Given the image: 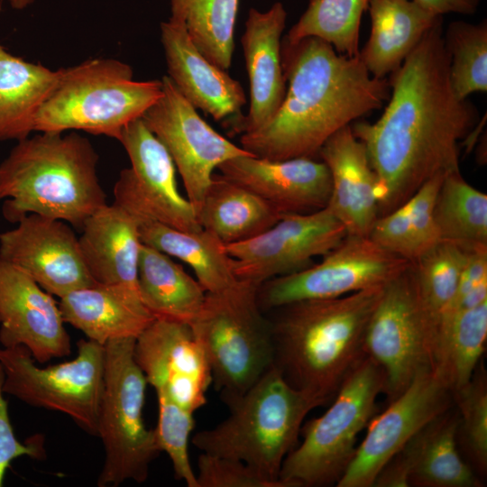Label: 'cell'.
<instances>
[{
	"instance_id": "1",
	"label": "cell",
	"mask_w": 487,
	"mask_h": 487,
	"mask_svg": "<svg viewBox=\"0 0 487 487\" xmlns=\"http://www.w3.org/2000/svg\"><path fill=\"white\" fill-rule=\"evenodd\" d=\"M442 22L391 74L381 116L351 124L377 177L379 216L403 205L436 174L460 170L459 142L478 122L477 108L451 87Z\"/></svg>"
},
{
	"instance_id": "2",
	"label": "cell",
	"mask_w": 487,
	"mask_h": 487,
	"mask_svg": "<svg viewBox=\"0 0 487 487\" xmlns=\"http://www.w3.org/2000/svg\"><path fill=\"white\" fill-rule=\"evenodd\" d=\"M281 64L289 87L280 106L262 127L240 136L255 157L313 158L330 136L390 96L386 78L372 76L359 55L341 54L317 37L281 41Z\"/></svg>"
},
{
	"instance_id": "3",
	"label": "cell",
	"mask_w": 487,
	"mask_h": 487,
	"mask_svg": "<svg viewBox=\"0 0 487 487\" xmlns=\"http://www.w3.org/2000/svg\"><path fill=\"white\" fill-rule=\"evenodd\" d=\"M384 286L339 298L307 299L274 309L273 366L319 406L331 402L368 356L365 335Z\"/></svg>"
},
{
	"instance_id": "4",
	"label": "cell",
	"mask_w": 487,
	"mask_h": 487,
	"mask_svg": "<svg viewBox=\"0 0 487 487\" xmlns=\"http://www.w3.org/2000/svg\"><path fill=\"white\" fill-rule=\"evenodd\" d=\"M97 162L92 143L75 132L40 133L18 141L0 163L4 218L17 224L36 214L81 229L107 204Z\"/></svg>"
},
{
	"instance_id": "5",
	"label": "cell",
	"mask_w": 487,
	"mask_h": 487,
	"mask_svg": "<svg viewBox=\"0 0 487 487\" xmlns=\"http://www.w3.org/2000/svg\"><path fill=\"white\" fill-rule=\"evenodd\" d=\"M226 405L229 416L214 427L198 431L191 439L194 446L242 461L285 487L280 481L283 462L298 446L303 420L317 403L289 385L272 365Z\"/></svg>"
},
{
	"instance_id": "6",
	"label": "cell",
	"mask_w": 487,
	"mask_h": 487,
	"mask_svg": "<svg viewBox=\"0 0 487 487\" xmlns=\"http://www.w3.org/2000/svg\"><path fill=\"white\" fill-rule=\"evenodd\" d=\"M60 71L38 113L35 132L83 131L118 141L162 93L161 80H133L132 68L114 59H91Z\"/></svg>"
},
{
	"instance_id": "7",
	"label": "cell",
	"mask_w": 487,
	"mask_h": 487,
	"mask_svg": "<svg viewBox=\"0 0 487 487\" xmlns=\"http://www.w3.org/2000/svg\"><path fill=\"white\" fill-rule=\"evenodd\" d=\"M260 286L239 280L219 293H207L189 323L202 344L212 384L227 404L245 392L273 364L271 324L258 302Z\"/></svg>"
},
{
	"instance_id": "8",
	"label": "cell",
	"mask_w": 487,
	"mask_h": 487,
	"mask_svg": "<svg viewBox=\"0 0 487 487\" xmlns=\"http://www.w3.org/2000/svg\"><path fill=\"white\" fill-rule=\"evenodd\" d=\"M384 390L382 369L367 356L342 384L326 411L302 426L303 440L287 455L280 473L285 487L336 484L356 453L359 433L375 416L376 400Z\"/></svg>"
},
{
	"instance_id": "9",
	"label": "cell",
	"mask_w": 487,
	"mask_h": 487,
	"mask_svg": "<svg viewBox=\"0 0 487 487\" xmlns=\"http://www.w3.org/2000/svg\"><path fill=\"white\" fill-rule=\"evenodd\" d=\"M134 338H126L104 345V385L96 425L105 451L99 487L126 481L144 482L161 453L154 429L147 428L143 419L147 381L134 360Z\"/></svg>"
},
{
	"instance_id": "10",
	"label": "cell",
	"mask_w": 487,
	"mask_h": 487,
	"mask_svg": "<svg viewBox=\"0 0 487 487\" xmlns=\"http://www.w3.org/2000/svg\"><path fill=\"white\" fill-rule=\"evenodd\" d=\"M438 318L424 304L409 267L388 282L367 326L368 356L382 369L391 401L420 372L435 369Z\"/></svg>"
},
{
	"instance_id": "11",
	"label": "cell",
	"mask_w": 487,
	"mask_h": 487,
	"mask_svg": "<svg viewBox=\"0 0 487 487\" xmlns=\"http://www.w3.org/2000/svg\"><path fill=\"white\" fill-rule=\"evenodd\" d=\"M3 391L37 408L69 416L81 428L96 435L104 385V345L90 339L78 342L77 356L39 367L23 345L0 349Z\"/></svg>"
},
{
	"instance_id": "12",
	"label": "cell",
	"mask_w": 487,
	"mask_h": 487,
	"mask_svg": "<svg viewBox=\"0 0 487 487\" xmlns=\"http://www.w3.org/2000/svg\"><path fill=\"white\" fill-rule=\"evenodd\" d=\"M323 257L315 265L262 283L258 289L261 308L274 309L307 299H335L385 286L411 263L369 236L346 235Z\"/></svg>"
},
{
	"instance_id": "13",
	"label": "cell",
	"mask_w": 487,
	"mask_h": 487,
	"mask_svg": "<svg viewBox=\"0 0 487 487\" xmlns=\"http://www.w3.org/2000/svg\"><path fill=\"white\" fill-rule=\"evenodd\" d=\"M118 141L131 166L119 173L114 203L140 224L159 223L185 232L201 230L194 207L179 190L172 158L142 117L126 125Z\"/></svg>"
},
{
	"instance_id": "14",
	"label": "cell",
	"mask_w": 487,
	"mask_h": 487,
	"mask_svg": "<svg viewBox=\"0 0 487 487\" xmlns=\"http://www.w3.org/2000/svg\"><path fill=\"white\" fill-rule=\"evenodd\" d=\"M161 83V96L142 119L172 158L197 214L214 170L230 159L253 154L206 123L168 75Z\"/></svg>"
},
{
	"instance_id": "15",
	"label": "cell",
	"mask_w": 487,
	"mask_h": 487,
	"mask_svg": "<svg viewBox=\"0 0 487 487\" xmlns=\"http://www.w3.org/2000/svg\"><path fill=\"white\" fill-rule=\"evenodd\" d=\"M347 235L327 207L306 214H283L269 229L248 240L225 244L235 277L261 286L311 265Z\"/></svg>"
},
{
	"instance_id": "16",
	"label": "cell",
	"mask_w": 487,
	"mask_h": 487,
	"mask_svg": "<svg viewBox=\"0 0 487 487\" xmlns=\"http://www.w3.org/2000/svg\"><path fill=\"white\" fill-rule=\"evenodd\" d=\"M374 416L367 433L335 484L373 487L383 467L426 425L452 408L453 391L435 369L418 372L405 391Z\"/></svg>"
},
{
	"instance_id": "17",
	"label": "cell",
	"mask_w": 487,
	"mask_h": 487,
	"mask_svg": "<svg viewBox=\"0 0 487 487\" xmlns=\"http://www.w3.org/2000/svg\"><path fill=\"white\" fill-rule=\"evenodd\" d=\"M133 356L157 396L194 413L206 405L212 373L189 324L155 317L135 339Z\"/></svg>"
},
{
	"instance_id": "18",
	"label": "cell",
	"mask_w": 487,
	"mask_h": 487,
	"mask_svg": "<svg viewBox=\"0 0 487 487\" xmlns=\"http://www.w3.org/2000/svg\"><path fill=\"white\" fill-rule=\"evenodd\" d=\"M0 261L15 266L60 299L95 283L69 223L29 214L0 233Z\"/></svg>"
},
{
	"instance_id": "19",
	"label": "cell",
	"mask_w": 487,
	"mask_h": 487,
	"mask_svg": "<svg viewBox=\"0 0 487 487\" xmlns=\"http://www.w3.org/2000/svg\"><path fill=\"white\" fill-rule=\"evenodd\" d=\"M53 296L21 269L0 261V344L25 346L44 363L70 354V337Z\"/></svg>"
},
{
	"instance_id": "20",
	"label": "cell",
	"mask_w": 487,
	"mask_h": 487,
	"mask_svg": "<svg viewBox=\"0 0 487 487\" xmlns=\"http://www.w3.org/2000/svg\"><path fill=\"white\" fill-rule=\"evenodd\" d=\"M458 411L447 409L426 425L383 467L376 487H480L458 451Z\"/></svg>"
},
{
	"instance_id": "21",
	"label": "cell",
	"mask_w": 487,
	"mask_h": 487,
	"mask_svg": "<svg viewBox=\"0 0 487 487\" xmlns=\"http://www.w3.org/2000/svg\"><path fill=\"white\" fill-rule=\"evenodd\" d=\"M220 175L256 194L281 214H306L326 207L332 184L322 161L299 157L271 161L253 155L221 163Z\"/></svg>"
},
{
	"instance_id": "22",
	"label": "cell",
	"mask_w": 487,
	"mask_h": 487,
	"mask_svg": "<svg viewBox=\"0 0 487 487\" xmlns=\"http://www.w3.org/2000/svg\"><path fill=\"white\" fill-rule=\"evenodd\" d=\"M287 12L280 2L261 12L251 8L241 38L250 86L247 114L225 120L231 133L254 132L276 114L286 94L281 35Z\"/></svg>"
},
{
	"instance_id": "23",
	"label": "cell",
	"mask_w": 487,
	"mask_h": 487,
	"mask_svg": "<svg viewBox=\"0 0 487 487\" xmlns=\"http://www.w3.org/2000/svg\"><path fill=\"white\" fill-rule=\"evenodd\" d=\"M161 40L168 76L196 109L216 121L242 115L246 97L241 84L202 55L180 21L162 23Z\"/></svg>"
},
{
	"instance_id": "24",
	"label": "cell",
	"mask_w": 487,
	"mask_h": 487,
	"mask_svg": "<svg viewBox=\"0 0 487 487\" xmlns=\"http://www.w3.org/2000/svg\"><path fill=\"white\" fill-rule=\"evenodd\" d=\"M317 155L331 176L326 207L343 224L347 235L369 236L379 214L377 177L364 143L349 124L330 136Z\"/></svg>"
},
{
	"instance_id": "25",
	"label": "cell",
	"mask_w": 487,
	"mask_h": 487,
	"mask_svg": "<svg viewBox=\"0 0 487 487\" xmlns=\"http://www.w3.org/2000/svg\"><path fill=\"white\" fill-rule=\"evenodd\" d=\"M65 323L102 345L134 338L155 319L139 290L127 285L94 284L75 289L59 302Z\"/></svg>"
},
{
	"instance_id": "26",
	"label": "cell",
	"mask_w": 487,
	"mask_h": 487,
	"mask_svg": "<svg viewBox=\"0 0 487 487\" xmlns=\"http://www.w3.org/2000/svg\"><path fill=\"white\" fill-rule=\"evenodd\" d=\"M78 237L85 266L96 284L137 288L140 223L113 203L90 216Z\"/></svg>"
},
{
	"instance_id": "27",
	"label": "cell",
	"mask_w": 487,
	"mask_h": 487,
	"mask_svg": "<svg viewBox=\"0 0 487 487\" xmlns=\"http://www.w3.org/2000/svg\"><path fill=\"white\" fill-rule=\"evenodd\" d=\"M372 29L359 58L369 73L385 78L395 71L442 16L412 0H369Z\"/></svg>"
},
{
	"instance_id": "28",
	"label": "cell",
	"mask_w": 487,
	"mask_h": 487,
	"mask_svg": "<svg viewBox=\"0 0 487 487\" xmlns=\"http://www.w3.org/2000/svg\"><path fill=\"white\" fill-rule=\"evenodd\" d=\"M60 74V69L26 61L0 44V142H18L35 132L38 113Z\"/></svg>"
},
{
	"instance_id": "29",
	"label": "cell",
	"mask_w": 487,
	"mask_h": 487,
	"mask_svg": "<svg viewBox=\"0 0 487 487\" xmlns=\"http://www.w3.org/2000/svg\"><path fill=\"white\" fill-rule=\"evenodd\" d=\"M282 215L248 188L214 173L197 217L203 230L225 245L260 234Z\"/></svg>"
},
{
	"instance_id": "30",
	"label": "cell",
	"mask_w": 487,
	"mask_h": 487,
	"mask_svg": "<svg viewBox=\"0 0 487 487\" xmlns=\"http://www.w3.org/2000/svg\"><path fill=\"white\" fill-rule=\"evenodd\" d=\"M137 286L155 317L189 324L199 312L207 292L168 254L142 244Z\"/></svg>"
},
{
	"instance_id": "31",
	"label": "cell",
	"mask_w": 487,
	"mask_h": 487,
	"mask_svg": "<svg viewBox=\"0 0 487 487\" xmlns=\"http://www.w3.org/2000/svg\"><path fill=\"white\" fill-rule=\"evenodd\" d=\"M140 237L143 244L188 265L207 293L225 291L240 280L233 271L225 244L203 229L185 232L159 223H142Z\"/></svg>"
},
{
	"instance_id": "32",
	"label": "cell",
	"mask_w": 487,
	"mask_h": 487,
	"mask_svg": "<svg viewBox=\"0 0 487 487\" xmlns=\"http://www.w3.org/2000/svg\"><path fill=\"white\" fill-rule=\"evenodd\" d=\"M487 301L438 319L435 368L452 391L468 383L485 348Z\"/></svg>"
},
{
	"instance_id": "33",
	"label": "cell",
	"mask_w": 487,
	"mask_h": 487,
	"mask_svg": "<svg viewBox=\"0 0 487 487\" xmlns=\"http://www.w3.org/2000/svg\"><path fill=\"white\" fill-rule=\"evenodd\" d=\"M239 0H170V18L180 21L191 41L223 70L232 63Z\"/></svg>"
},
{
	"instance_id": "34",
	"label": "cell",
	"mask_w": 487,
	"mask_h": 487,
	"mask_svg": "<svg viewBox=\"0 0 487 487\" xmlns=\"http://www.w3.org/2000/svg\"><path fill=\"white\" fill-rule=\"evenodd\" d=\"M434 217L441 239L487 244V195L467 183L460 170L444 176Z\"/></svg>"
},
{
	"instance_id": "35",
	"label": "cell",
	"mask_w": 487,
	"mask_h": 487,
	"mask_svg": "<svg viewBox=\"0 0 487 487\" xmlns=\"http://www.w3.org/2000/svg\"><path fill=\"white\" fill-rule=\"evenodd\" d=\"M369 0H309L299 21L282 41L293 44L307 37L319 38L344 55H359V32Z\"/></svg>"
},
{
	"instance_id": "36",
	"label": "cell",
	"mask_w": 487,
	"mask_h": 487,
	"mask_svg": "<svg viewBox=\"0 0 487 487\" xmlns=\"http://www.w3.org/2000/svg\"><path fill=\"white\" fill-rule=\"evenodd\" d=\"M449 56V80L457 98L487 90V23L463 21L449 24L444 35Z\"/></svg>"
},
{
	"instance_id": "37",
	"label": "cell",
	"mask_w": 487,
	"mask_h": 487,
	"mask_svg": "<svg viewBox=\"0 0 487 487\" xmlns=\"http://www.w3.org/2000/svg\"><path fill=\"white\" fill-rule=\"evenodd\" d=\"M470 245L441 239L411 262L419 295L437 318L456 290Z\"/></svg>"
},
{
	"instance_id": "38",
	"label": "cell",
	"mask_w": 487,
	"mask_h": 487,
	"mask_svg": "<svg viewBox=\"0 0 487 487\" xmlns=\"http://www.w3.org/2000/svg\"><path fill=\"white\" fill-rule=\"evenodd\" d=\"M459 424L457 441H462L472 464L483 473L487 469V375L481 361L464 386L453 392Z\"/></svg>"
},
{
	"instance_id": "39",
	"label": "cell",
	"mask_w": 487,
	"mask_h": 487,
	"mask_svg": "<svg viewBox=\"0 0 487 487\" xmlns=\"http://www.w3.org/2000/svg\"><path fill=\"white\" fill-rule=\"evenodd\" d=\"M157 400L159 412L154 434L158 447L169 456L175 478L188 487H198L188 455V443L195 427L194 412L164 396L158 395Z\"/></svg>"
},
{
	"instance_id": "40",
	"label": "cell",
	"mask_w": 487,
	"mask_h": 487,
	"mask_svg": "<svg viewBox=\"0 0 487 487\" xmlns=\"http://www.w3.org/2000/svg\"><path fill=\"white\" fill-rule=\"evenodd\" d=\"M195 473L198 487H280L242 461L202 452Z\"/></svg>"
},
{
	"instance_id": "41",
	"label": "cell",
	"mask_w": 487,
	"mask_h": 487,
	"mask_svg": "<svg viewBox=\"0 0 487 487\" xmlns=\"http://www.w3.org/2000/svg\"><path fill=\"white\" fill-rule=\"evenodd\" d=\"M445 175L439 172L433 176L406 202L412 233V262L441 240L434 217V207Z\"/></svg>"
},
{
	"instance_id": "42",
	"label": "cell",
	"mask_w": 487,
	"mask_h": 487,
	"mask_svg": "<svg viewBox=\"0 0 487 487\" xmlns=\"http://www.w3.org/2000/svg\"><path fill=\"white\" fill-rule=\"evenodd\" d=\"M369 237L385 250L412 262V233L406 202L391 212L379 216Z\"/></svg>"
},
{
	"instance_id": "43",
	"label": "cell",
	"mask_w": 487,
	"mask_h": 487,
	"mask_svg": "<svg viewBox=\"0 0 487 487\" xmlns=\"http://www.w3.org/2000/svg\"><path fill=\"white\" fill-rule=\"evenodd\" d=\"M4 371L0 363V487L11 463L17 457L29 456L34 459L45 457L43 438L40 435L31 436L26 442H20L14 432L9 414L7 401L3 391Z\"/></svg>"
},
{
	"instance_id": "44",
	"label": "cell",
	"mask_w": 487,
	"mask_h": 487,
	"mask_svg": "<svg viewBox=\"0 0 487 487\" xmlns=\"http://www.w3.org/2000/svg\"><path fill=\"white\" fill-rule=\"evenodd\" d=\"M426 11L442 16L445 14H473L480 0H412Z\"/></svg>"
},
{
	"instance_id": "45",
	"label": "cell",
	"mask_w": 487,
	"mask_h": 487,
	"mask_svg": "<svg viewBox=\"0 0 487 487\" xmlns=\"http://www.w3.org/2000/svg\"><path fill=\"white\" fill-rule=\"evenodd\" d=\"M10 5L16 10H23L32 5L34 0H8Z\"/></svg>"
}]
</instances>
